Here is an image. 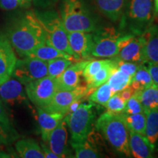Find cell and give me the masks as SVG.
<instances>
[{"label":"cell","instance_id":"42","mask_svg":"<svg viewBox=\"0 0 158 158\" xmlns=\"http://www.w3.org/2000/svg\"><path fill=\"white\" fill-rule=\"evenodd\" d=\"M31 2V0H24V1H23V7H27V6H29V5H30Z\"/></svg>","mask_w":158,"mask_h":158},{"label":"cell","instance_id":"20","mask_svg":"<svg viewBox=\"0 0 158 158\" xmlns=\"http://www.w3.org/2000/svg\"><path fill=\"white\" fill-rule=\"evenodd\" d=\"M141 35L143 40L145 62L158 63V27H150Z\"/></svg>","mask_w":158,"mask_h":158},{"label":"cell","instance_id":"13","mask_svg":"<svg viewBox=\"0 0 158 158\" xmlns=\"http://www.w3.org/2000/svg\"><path fill=\"white\" fill-rule=\"evenodd\" d=\"M23 84L14 78H10L0 85V100L3 104L13 106L27 101Z\"/></svg>","mask_w":158,"mask_h":158},{"label":"cell","instance_id":"36","mask_svg":"<svg viewBox=\"0 0 158 158\" xmlns=\"http://www.w3.org/2000/svg\"><path fill=\"white\" fill-rule=\"evenodd\" d=\"M115 59L116 61V64H117V69L122 70V72L125 73L130 75L131 76H134V74L135 73V72L138 70V68L141 65L137 64V63L125 62V61L120 60V59H118L116 57Z\"/></svg>","mask_w":158,"mask_h":158},{"label":"cell","instance_id":"11","mask_svg":"<svg viewBox=\"0 0 158 158\" xmlns=\"http://www.w3.org/2000/svg\"><path fill=\"white\" fill-rule=\"evenodd\" d=\"M120 60L137 63H145L143 57V40L141 35H125L121 48L115 56Z\"/></svg>","mask_w":158,"mask_h":158},{"label":"cell","instance_id":"31","mask_svg":"<svg viewBox=\"0 0 158 158\" xmlns=\"http://www.w3.org/2000/svg\"><path fill=\"white\" fill-rule=\"evenodd\" d=\"M114 94L115 92L106 82L96 88L87 98L90 102L98 103L105 106V105L107 103L109 99Z\"/></svg>","mask_w":158,"mask_h":158},{"label":"cell","instance_id":"12","mask_svg":"<svg viewBox=\"0 0 158 158\" xmlns=\"http://www.w3.org/2000/svg\"><path fill=\"white\" fill-rule=\"evenodd\" d=\"M68 41L78 61L91 59L93 48V34L86 31L68 32Z\"/></svg>","mask_w":158,"mask_h":158},{"label":"cell","instance_id":"8","mask_svg":"<svg viewBox=\"0 0 158 158\" xmlns=\"http://www.w3.org/2000/svg\"><path fill=\"white\" fill-rule=\"evenodd\" d=\"M27 98L37 108H45L58 91L56 78L46 76L25 84Z\"/></svg>","mask_w":158,"mask_h":158},{"label":"cell","instance_id":"28","mask_svg":"<svg viewBox=\"0 0 158 158\" xmlns=\"http://www.w3.org/2000/svg\"><path fill=\"white\" fill-rule=\"evenodd\" d=\"M71 146L75 151V157L76 158H98L102 157L101 153L99 152L94 144L87 137L81 143H71Z\"/></svg>","mask_w":158,"mask_h":158},{"label":"cell","instance_id":"17","mask_svg":"<svg viewBox=\"0 0 158 158\" xmlns=\"http://www.w3.org/2000/svg\"><path fill=\"white\" fill-rule=\"evenodd\" d=\"M65 116L66 115L64 114L49 111L44 108H37V122L41 137L45 143H47L51 132L58 126Z\"/></svg>","mask_w":158,"mask_h":158},{"label":"cell","instance_id":"14","mask_svg":"<svg viewBox=\"0 0 158 158\" xmlns=\"http://www.w3.org/2000/svg\"><path fill=\"white\" fill-rule=\"evenodd\" d=\"M47 144L51 151L59 158L71 157L70 150L68 145V130L64 118L51 132Z\"/></svg>","mask_w":158,"mask_h":158},{"label":"cell","instance_id":"9","mask_svg":"<svg viewBox=\"0 0 158 158\" xmlns=\"http://www.w3.org/2000/svg\"><path fill=\"white\" fill-rule=\"evenodd\" d=\"M48 76V62L37 58L24 56L18 59L12 78L23 85Z\"/></svg>","mask_w":158,"mask_h":158},{"label":"cell","instance_id":"19","mask_svg":"<svg viewBox=\"0 0 158 158\" xmlns=\"http://www.w3.org/2000/svg\"><path fill=\"white\" fill-rule=\"evenodd\" d=\"M94 4L105 16L117 22L122 19L129 0H94Z\"/></svg>","mask_w":158,"mask_h":158},{"label":"cell","instance_id":"35","mask_svg":"<svg viewBox=\"0 0 158 158\" xmlns=\"http://www.w3.org/2000/svg\"><path fill=\"white\" fill-rule=\"evenodd\" d=\"M144 112L143 108L138 98L137 94L135 92L133 96L130 98L126 102L125 108H124L123 113L127 114H135Z\"/></svg>","mask_w":158,"mask_h":158},{"label":"cell","instance_id":"27","mask_svg":"<svg viewBox=\"0 0 158 158\" xmlns=\"http://www.w3.org/2000/svg\"><path fill=\"white\" fill-rule=\"evenodd\" d=\"M135 92L144 111L158 108V86L154 84L149 87Z\"/></svg>","mask_w":158,"mask_h":158},{"label":"cell","instance_id":"37","mask_svg":"<svg viewBox=\"0 0 158 158\" xmlns=\"http://www.w3.org/2000/svg\"><path fill=\"white\" fill-rule=\"evenodd\" d=\"M21 5V0H0V8L11 10Z\"/></svg>","mask_w":158,"mask_h":158},{"label":"cell","instance_id":"29","mask_svg":"<svg viewBox=\"0 0 158 158\" xmlns=\"http://www.w3.org/2000/svg\"><path fill=\"white\" fill-rule=\"evenodd\" d=\"M121 115L128 130H131L144 135L147 122V115L145 111L135 114H127L122 112Z\"/></svg>","mask_w":158,"mask_h":158},{"label":"cell","instance_id":"32","mask_svg":"<svg viewBox=\"0 0 158 158\" xmlns=\"http://www.w3.org/2000/svg\"><path fill=\"white\" fill-rule=\"evenodd\" d=\"M73 62L66 58H56L48 61V75L53 78H57Z\"/></svg>","mask_w":158,"mask_h":158},{"label":"cell","instance_id":"7","mask_svg":"<svg viewBox=\"0 0 158 158\" xmlns=\"http://www.w3.org/2000/svg\"><path fill=\"white\" fill-rule=\"evenodd\" d=\"M94 32L92 56L102 58L116 56L125 35H122L111 27L98 29Z\"/></svg>","mask_w":158,"mask_h":158},{"label":"cell","instance_id":"22","mask_svg":"<svg viewBox=\"0 0 158 158\" xmlns=\"http://www.w3.org/2000/svg\"><path fill=\"white\" fill-rule=\"evenodd\" d=\"M15 149L19 157L45 158L41 146L33 138H23L15 142Z\"/></svg>","mask_w":158,"mask_h":158},{"label":"cell","instance_id":"40","mask_svg":"<svg viewBox=\"0 0 158 158\" xmlns=\"http://www.w3.org/2000/svg\"><path fill=\"white\" fill-rule=\"evenodd\" d=\"M118 93L119 94V95L121 96L126 102H127V100L133 96V94L135 93V92H134V91L129 86V87L126 88L125 89L122 90V92H118Z\"/></svg>","mask_w":158,"mask_h":158},{"label":"cell","instance_id":"24","mask_svg":"<svg viewBox=\"0 0 158 158\" xmlns=\"http://www.w3.org/2000/svg\"><path fill=\"white\" fill-rule=\"evenodd\" d=\"M27 56L35 57V58L41 59V60L45 61V62H48L49 60L56 58H66L71 59V60L74 61L75 62H78L73 56H70V54L63 52L62 51H59L54 48V46H51L47 43L35 48L34 51L29 53Z\"/></svg>","mask_w":158,"mask_h":158},{"label":"cell","instance_id":"34","mask_svg":"<svg viewBox=\"0 0 158 158\" xmlns=\"http://www.w3.org/2000/svg\"><path fill=\"white\" fill-rule=\"evenodd\" d=\"M126 102L118 93H115L105 105L107 110L114 114H121L125 108Z\"/></svg>","mask_w":158,"mask_h":158},{"label":"cell","instance_id":"5","mask_svg":"<svg viewBox=\"0 0 158 158\" xmlns=\"http://www.w3.org/2000/svg\"><path fill=\"white\" fill-rule=\"evenodd\" d=\"M35 14L46 34L45 43L70 54L76 59L69 45L68 32L63 25L61 17L54 11L40 12Z\"/></svg>","mask_w":158,"mask_h":158},{"label":"cell","instance_id":"1","mask_svg":"<svg viewBox=\"0 0 158 158\" xmlns=\"http://www.w3.org/2000/svg\"><path fill=\"white\" fill-rule=\"evenodd\" d=\"M6 37L21 57L27 56L35 48L46 43L45 31L33 12H28L12 23Z\"/></svg>","mask_w":158,"mask_h":158},{"label":"cell","instance_id":"43","mask_svg":"<svg viewBox=\"0 0 158 158\" xmlns=\"http://www.w3.org/2000/svg\"><path fill=\"white\" fill-rule=\"evenodd\" d=\"M2 37H3V35H2L1 34H0V42H1V40H2Z\"/></svg>","mask_w":158,"mask_h":158},{"label":"cell","instance_id":"15","mask_svg":"<svg viewBox=\"0 0 158 158\" xmlns=\"http://www.w3.org/2000/svg\"><path fill=\"white\" fill-rule=\"evenodd\" d=\"M89 60V59L76 62L56 78L58 90H72L79 86L83 70Z\"/></svg>","mask_w":158,"mask_h":158},{"label":"cell","instance_id":"21","mask_svg":"<svg viewBox=\"0 0 158 158\" xmlns=\"http://www.w3.org/2000/svg\"><path fill=\"white\" fill-rule=\"evenodd\" d=\"M19 137V133L13 127L4 104L0 100V143H12Z\"/></svg>","mask_w":158,"mask_h":158},{"label":"cell","instance_id":"41","mask_svg":"<svg viewBox=\"0 0 158 158\" xmlns=\"http://www.w3.org/2000/svg\"><path fill=\"white\" fill-rule=\"evenodd\" d=\"M154 8H155V15H158V0H153Z\"/></svg>","mask_w":158,"mask_h":158},{"label":"cell","instance_id":"26","mask_svg":"<svg viewBox=\"0 0 158 158\" xmlns=\"http://www.w3.org/2000/svg\"><path fill=\"white\" fill-rule=\"evenodd\" d=\"M152 85H154L152 78L147 67L144 66L143 64H141L133 76L130 87L135 92L149 87Z\"/></svg>","mask_w":158,"mask_h":158},{"label":"cell","instance_id":"33","mask_svg":"<svg viewBox=\"0 0 158 158\" xmlns=\"http://www.w3.org/2000/svg\"><path fill=\"white\" fill-rule=\"evenodd\" d=\"M108 59H91L88 61L85 65L84 70L82 73L83 78L87 82L92 76H94L98 72L102 67L106 64Z\"/></svg>","mask_w":158,"mask_h":158},{"label":"cell","instance_id":"16","mask_svg":"<svg viewBox=\"0 0 158 158\" xmlns=\"http://www.w3.org/2000/svg\"><path fill=\"white\" fill-rule=\"evenodd\" d=\"M18 58L7 38L3 36L0 42V85L11 78Z\"/></svg>","mask_w":158,"mask_h":158},{"label":"cell","instance_id":"10","mask_svg":"<svg viewBox=\"0 0 158 158\" xmlns=\"http://www.w3.org/2000/svg\"><path fill=\"white\" fill-rule=\"evenodd\" d=\"M89 94L90 92L87 86L81 85H79L72 90H58L50 103L43 108L49 111L58 112L67 115L73 102L77 100H82Z\"/></svg>","mask_w":158,"mask_h":158},{"label":"cell","instance_id":"30","mask_svg":"<svg viewBox=\"0 0 158 158\" xmlns=\"http://www.w3.org/2000/svg\"><path fill=\"white\" fill-rule=\"evenodd\" d=\"M132 78L133 76L116 69L110 76L107 83L115 93H118L129 87Z\"/></svg>","mask_w":158,"mask_h":158},{"label":"cell","instance_id":"23","mask_svg":"<svg viewBox=\"0 0 158 158\" xmlns=\"http://www.w3.org/2000/svg\"><path fill=\"white\" fill-rule=\"evenodd\" d=\"M116 69L117 64L116 59H108L102 68L86 82V86L89 90L90 94L100 85L107 82L110 76Z\"/></svg>","mask_w":158,"mask_h":158},{"label":"cell","instance_id":"3","mask_svg":"<svg viewBox=\"0 0 158 158\" xmlns=\"http://www.w3.org/2000/svg\"><path fill=\"white\" fill-rule=\"evenodd\" d=\"M60 17L68 32H94L98 29L95 19L81 0H62Z\"/></svg>","mask_w":158,"mask_h":158},{"label":"cell","instance_id":"2","mask_svg":"<svg viewBox=\"0 0 158 158\" xmlns=\"http://www.w3.org/2000/svg\"><path fill=\"white\" fill-rule=\"evenodd\" d=\"M95 127L118 153L126 157L131 156L129 130L121 114H114L107 110L97 119Z\"/></svg>","mask_w":158,"mask_h":158},{"label":"cell","instance_id":"38","mask_svg":"<svg viewBox=\"0 0 158 158\" xmlns=\"http://www.w3.org/2000/svg\"><path fill=\"white\" fill-rule=\"evenodd\" d=\"M147 68L152 78L154 84L158 86V63L148 62Z\"/></svg>","mask_w":158,"mask_h":158},{"label":"cell","instance_id":"18","mask_svg":"<svg viewBox=\"0 0 158 158\" xmlns=\"http://www.w3.org/2000/svg\"><path fill=\"white\" fill-rule=\"evenodd\" d=\"M129 130V147L130 153L135 158L153 157L154 149L145 135Z\"/></svg>","mask_w":158,"mask_h":158},{"label":"cell","instance_id":"4","mask_svg":"<svg viewBox=\"0 0 158 158\" xmlns=\"http://www.w3.org/2000/svg\"><path fill=\"white\" fill-rule=\"evenodd\" d=\"M124 12L122 26H127L136 35L149 29L155 16L153 0H129Z\"/></svg>","mask_w":158,"mask_h":158},{"label":"cell","instance_id":"44","mask_svg":"<svg viewBox=\"0 0 158 158\" xmlns=\"http://www.w3.org/2000/svg\"><path fill=\"white\" fill-rule=\"evenodd\" d=\"M157 109H158V108H157Z\"/></svg>","mask_w":158,"mask_h":158},{"label":"cell","instance_id":"25","mask_svg":"<svg viewBox=\"0 0 158 158\" xmlns=\"http://www.w3.org/2000/svg\"><path fill=\"white\" fill-rule=\"evenodd\" d=\"M147 115L144 135L155 149L158 143V109H152L145 111Z\"/></svg>","mask_w":158,"mask_h":158},{"label":"cell","instance_id":"6","mask_svg":"<svg viewBox=\"0 0 158 158\" xmlns=\"http://www.w3.org/2000/svg\"><path fill=\"white\" fill-rule=\"evenodd\" d=\"M94 103H82L74 111L67 114L65 121L71 134V143L85 141L92 131L95 114Z\"/></svg>","mask_w":158,"mask_h":158},{"label":"cell","instance_id":"39","mask_svg":"<svg viewBox=\"0 0 158 158\" xmlns=\"http://www.w3.org/2000/svg\"><path fill=\"white\" fill-rule=\"evenodd\" d=\"M40 146L43 151V153H44L45 158H59L54 152L51 151L48 146L46 144V143L44 142V143H41Z\"/></svg>","mask_w":158,"mask_h":158}]
</instances>
